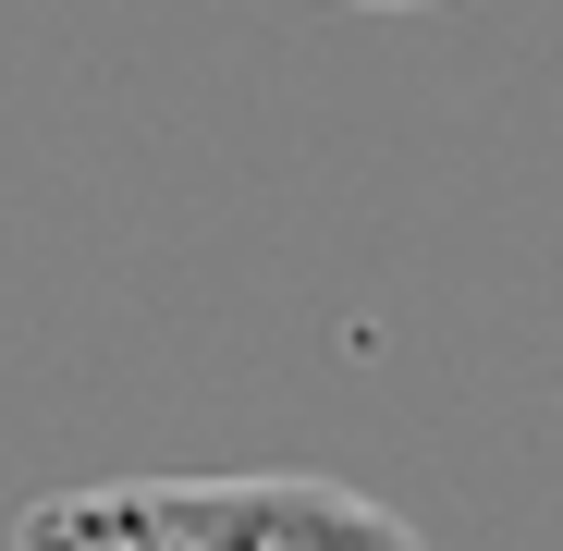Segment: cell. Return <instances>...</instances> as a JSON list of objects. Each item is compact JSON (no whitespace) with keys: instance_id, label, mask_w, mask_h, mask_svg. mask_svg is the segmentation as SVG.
Segmentation results:
<instances>
[{"instance_id":"1","label":"cell","mask_w":563,"mask_h":551,"mask_svg":"<svg viewBox=\"0 0 563 551\" xmlns=\"http://www.w3.org/2000/svg\"><path fill=\"white\" fill-rule=\"evenodd\" d=\"M0 551H429L393 503L307 466L245 478H86L0 527Z\"/></svg>"}]
</instances>
